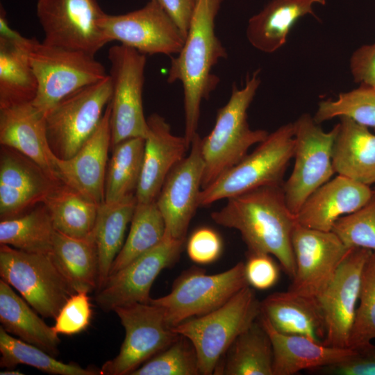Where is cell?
Here are the masks:
<instances>
[{
    "label": "cell",
    "instance_id": "1",
    "mask_svg": "<svg viewBox=\"0 0 375 375\" xmlns=\"http://www.w3.org/2000/svg\"><path fill=\"white\" fill-rule=\"evenodd\" d=\"M211 218L219 225L238 230L248 253L274 256L293 278L292 235L297 221L287 206L283 185H265L230 197L225 206L211 213Z\"/></svg>",
    "mask_w": 375,
    "mask_h": 375
},
{
    "label": "cell",
    "instance_id": "2",
    "mask_svg": "<svg viewBox=\"0 0 375 375\" xmlns=\"http://www.w3.org/2000/svg\"><path fill=\"white\" fill-rule=\"evenodd\" d=\"M223 0H197L184 44L172 58L167 81L183 86L184 137L190 147L197 133L201 103L215 90L219 78L212 69L227 52L215 31L216 16Z\"/></svg>",
    "mask_w": 375,
    "mask_h": 375
},
{
    "label": "cell",
    "instance_id": "3",
    "mask_svg": "<svg viewBox=\"0 0 375 375\" xmlns=\"http://www.w3.org/2000/svg\"><path fill=\"white\" fill-rule=\"evenodd\" d=\"M259 72L248 75L242 88L233 86L228 102L217 110L212 130L201 140L204 163L201 189L241 161L251 146L269 135L265 130L251 129L247 122V110L261 81Z\"/></svg>",
    "mask_w": 375,
    "mask_h": 375
},
{
    "label": "cell",
    "instance_id": "4",
    "mask_svg": "<svg viewBox=\"0 0 375 375\" xmlns=\"http://www.w3.org/2000/svg\"><path fill=\"white\" fill-rule=\"evenodd\" d=\"M260 313V301L247 285L219 308L189 319L172 330L193 344L200 374L211 375L233 341Z\"/></svg>",
    "mask_w": 375,
    "mask_h": 375
},
{
    "label": "cell",
    "instance_id": "5",
    "mask_svg": "<svg viewBox=\"0 0 375 375\" xmlns=\"http://www.w3.org/2000/svg\"><path fill=\"white\" fill-rule=\"evenodd\" d=\"M294 123L280 126L250 154L201 189L199 206L228 199L265 185H283V177L294 152Z\"/></svg>",
    "mask_w": 375,
    "mask_h": 375
},
{
    "label": "cell",
    "instance_id": "6",
    "mask_svg": "<svg viewBox=\"0 0 375 375\" xmlns=\"http://www.w3.org/2000/svg\"><path fill=\"white\" fill-rule=\"evenodd\" d=\"M29 60L38 82L32 103L45 115L68 95L108 75L94 55L48 45L35 38H31Z\"/></svg>",
    "mask_w": 375,
    "mask_h": 375
},
{
    "label": "cell",
    "instance_id": "7",
    "mask_svg": "<svg viewBox=\"0 0 375 375\" xmlns=\"http://www.w3.org/2000/svg\"><path fill=\"white\" fill-rule=\"evenodd\" d=\"M0 276L46 318L55 319L67 299L76 293L51 253H31L1 244Z\"/></svg>",
    "mask_w": 375,
    "mask_h": 375
},
{
    "label": "cell",
    "instance_id": "8",
    "mask_svg": "<svg viewBox=\"0 0 375 375\" xmlns=\"http://www.w3.org/2000/svg\"><path fill=\"white\" fill-rule=\"evenodd\" d=\"M247 285L242 262L210 275L201 268L192 267L175 280L168 294L151 299L149 303L161 308L166 325L172 329L219 308Z\"/></svg>",
    "mask_w": 375,
    "mask_h": 375
},
{
    "label": "cell",
    "instance_id": "9",
    "mask_svg": "<svg viewBox=\"0 0 375 375\" xmlns=\"http://www.w3.org/2000/svg\"><path fill=\"white\" fill-rule=\"evenodd\" d=\"M112 97L109 75L68 95L46 115L50 147L60 159L73 156L99 126Z\"/></svg>",
    "mask_w": 375,
    "mask_h": 375
},
{
    "label": "cell",
    "instance_id": "10",
    "mask_svg": "<svg viewBox=\"0 0 375 375\" xmlns=\"http://www.w3.org/2000/svg\"><path fill=\"white\" fill-rule=\"evenodd\" d=\"M112 85L111 147L129 138H146L149 126L143 110L142 92L146 55L124 44L108 51Z\"/></svg>",
    "mask_w": 375,
    "mask_h": 375
},
{
    "label": "cell",
    "instance_id": "11",
    "mask_svg": "<svg viewBox=\"0 0 375 375\" xmlns=\"http://www.w3.org/2000/svg\"><path fill=\"white\" fill-rule=\"evenodd\" d=\"M293 123L295 161L283 188L287 206L296 215L307 198L335 173L332 152L338 125L326 132L307 113Z\"/></svg>",
    "mask_w": 375,
    "mask_h": 375
},
{
    "label": "cell",
    "instance_id": "12",
    "mask_svg": "<svg viewBox=\"0 0 375 375\" xmlns=\"http://www.w3.org/2000/svg\"><path fill=\"white\" fill-rule=\"evenodd\" d=\"M112 311L124 328L125 338L119 353L102 365L101 374L131 375L179 337L167 327L162 310L154 304L134 303Z\"/></svg>",
    "mask_w": 375,
    "mask_h": 375
},
{
    "label": "cell",
    "instance_id": "13",
    "mask_svg": "<svg viewBox=\"0 0 375 375\" xmlns=\"http://www.w3.org/2000/svg\"><path fill=\"white\" fill-rule=\"evenodd\" d=\"M36 15L46 44L94 56L109 42L97 0H37Z\"/></svg>",
    "mask_w": 375,
    "mask_h": 375
},
{
    "label": "cell",
    "instance_id": "14",
    "mask_svg": "<svg viewBox=\"0 0 375 375\" xmlns=\"http://www.w3.org/2000/svg\"><path fill=\"white\" fill-rule=\"evenodd\" d=\"M372 252L363 248L349 249L328 286L315 299L326 328L323 344L349 348L359 301L362 272Z\"/></svg>",
    "mask_w": 375,
    "mask_h": 375
},
{
    "label": "cell",
    "instance_id": "15",
    "mask_svg": "<svg viewBox=\"0 0 375 375\" xmlns=\"http://www.w3.org/2000/svg\"><path fill=\"white\" fill-rule=\"evenodd\" d=\"M185 241L167 233L162 240L119 271L110 274L97 291L95 301L104 311L134 303H149L151 288L161 271L179 258Z\"/></svg>",
    "mask_w": 375,
    "mask_h": 375
},
{
    "label": "cell",
    "instance_id": "16",
    "mask_svg": "<svg viewBox=\"0 0 375 375\" xmlns=\"http://www.w3.org/2000/svg\"><path fill=\"white\" fill-rule=\"evenodd\" d=\"M295 272L289 290L316 299L326 289L349 251L333 231L297 224L292 235Z\"/></svg>",
    "mask_w": 375,
    "mask_h": 375
},
{
    "label": "cell",
    "instance_id": "17",
    "mask_svg": "<svg viewBox=\"0 0 375 375\" xmlns=\"http://www.w3.org/2000/svg\"><path fill=\"white\" fill-rule=\"evenodd\" d=\"M101 26L108 40L133 48L144 54H177L185 38L180 30L155 1L122 15L105 13Z\"/></svg>",
    "mask_w": 375,
    "mask_h": 375
},
{
    "label": "cell",
    "instance_id": "18",
    "mask_svg": "<svg viewBox=\"0 0 375 375\" xmlns=\"http://www.w3.org/2000/svg\"><path fill=\"white\" fill-rule=\"evenodd\" d=\"M201 140L197 133L190 153L171 169L156 200L166 233L176 240H185L189 224L199 207L204 170Z\"/></svg>",
    "mask_w": 375,
    "mask_h": 375
},
{
    "label": "cell",
    "instance_id": "19",
    "mask_svg": "<svg viewBox=\"0 0 375 375\" xmlns=\"http://www.w3.org/2000/svg\"><path fill=\"white\" fill-rule=\"evenodd\" d=\"M62 182L50 177L19 152L1 147L0 155L1 220L18 216L42 203Z\"/></svg>",
    "mask_w": 375,
    "mask_h": 375
},
{
    "label": "cell",
    "instance_id": "20",
    "mask_svg": "<svg viewBox=\"0 0 375 375\" xmlns=\"http://www.w3.org/2000/svg\"><path fill=\"white\" fill-rule=\"evenodd\" d=\"M111 147L110 102L101 121L90 138L71 158L55 156L54 164L60 182L100 205L104 201L108 149Z\"/></svg>",
    "mask_w": 375,
    "mask_h": 375
},
{
    "label": "cell",
    "instance_id": "21",
    "mask_svg": "<svg viewBox=\"0 0 375 375\" xmlns=\"http://www.w3.org/2000/svg\"><path fill=\"white\" fill-rule=\"evenodd\" d=\"M0 144L28 158L60 181L47 138L45 114L32 102L0 108Z\"/></svg>",
    "mask_w": 375,
    "mask_h": 375
},
{
    "label": "cell",
    "instance_id": "22",
    "mask_svg": "<svg viewBox=\"0 0 375 375\" xmlns=\"http://www.w3.org/2000/svg\"><path fill=\"white\" fill-rule=\"evenodd\" d=\"M140 181L135 192L138 203L155 201L171 169L190 147L185 137L174 135L164 117L153 113L147 118Z\"/></svg>",
    "mask_w": 375,
    "mask_h": 375
},
{
    "label": "cell",
    "instance_id": "23",
    "mask_svg": "<svg viewBox=\"0 0 375 375\" xmlns=\"http://www.w3.org/2000/svg\"><path fill=\"white\" fill-rule=\"evenodd\" d=\"M373 196L370 186L338 175L307 198L296 215L297 223L307 228L331 231L340 217L362 208Z\"/></svg>",
    "mask_w": 375,
    "mask_h": 375
},
{
    "label": "cell",
    "instance_id": "24",
    "mask_svg": "<svg viewBox=\"0 0 375 375\" xmlns=\"http://www.w3.org/2000/svg\"><path fill=\"white\" fill-rule=\"evenodd\" d=\"M31 38H26L0 17V108L32 102L38 82L29 60Z\"/></svg>",
    "mask_w": 375,
    "mask_h": 375
},
{
    "label": "cell",
    "instance_id": "25",
    "mask_svg": "<svg viewBox=\"0 0 375 375\" xmlns=\"http://www.w3.org/2000/svg\"><path fill=\"white\" fill-rule=\"evenodd\" d=\"M259 319L267 332L273 348V375H294L342 362L353 353L351 348H339L315 342L301 335L276 331L266 318Z\"/></svg>",
    "mask_w": 375,
    "mask_h": 375
},
{
    "label": "cell",
    "instance_id": "26",
    "mask_svg": "<svg viewBox=\"0 0 375 375\" xmlns=\"http://www.w3.org/2000/svg\"><path fill=\"white\" fill-rule=\"evenodd\" d=\"M260 315L278 332L323 343L324 319L315 299L290 290L274 292L260 301Z\"/></svg>",
    "mask_w": 375,
    "mask_h": 375
},
{
    "label": "cell",
    "instance_id": "27",
    "mask_svg": "<svg viewBox=\"0 0 375 375\" xmlns=\"http://www.w3.org/2000/svg\"><path fill=\"white\" fill-rule=\"evenodd\" d=\"M340 119L332 152L335 172L370 186L375 183V134L349 117Z\"/></svg>",
    "mask_w": 375,
    "mask_h": 375
},
{
    "label": "cell",
    "instance_id": "28",
    "mask_svg": "<svg viewBox=\"0 0 375 375\" xmlns=\"http://www.w3.org/2000/svg\"><path fill=\"white\" fill-rule=\"evenodd\" d=\"M325 5L326 0H272L248 22L246 35L249 43L264 53H273L286 42L288 35L299 18L311 15L312 7Z\"/></svg>",
    "mask_w": 375,
    "mask_h": 375
},
{
    "label": "cell",
    "instance_id": "29",
    "mask_svg": "<svg viewBox=\"0 0 375 375\" xmlns=\"http://www.w3.org/2000/svg\"><path fill=\"white\" fill-rule=\"evenodd\" d=\"M38 313L12 288L0 279V322L3 329L19 339L35 345L56 357L60 340L53 326L47 325Z\"/></svg>",
    "mask_w": 375,
    "mask_h": 375
},
{
    "label": "cell",
    "instance_id": "30",
    "mask_svg": "<svg viewBox=\"0 0 375 375\" xmlns=\"http://www.w3.org/2000/svg\"><path fill=\"white\" fill-rule=\"evenodd\" d=\"M51 254L76 292L97 290L99 257L93 233L76 238L56 231Z\"/></svg>",
    "mask_w": 375,
    "mask_h": 375
},
{
    "label": "cell",
    "instance_id": "31",
    "mask_svg": "<svg viewBox=\"0 0 375 375\" xmlns=\"http://www.w3.org/2000/svg\"><path fill=\"white\" fill-rule=\"evenodd\" d=\"M137 204L135 194L113 203L99 206L93 235L99 257L97 291L107 280L112 265L124 243V235Z\"/></svg>",
    "mask_w": 375,
    "mask_h": 375
},
{
    "label": "cell",
    "instance_id": "32",
    "mask_svg": "<svg viewBox=\"0 0 375 375\" xmlns=\"http://www.w3.org/2000/svg\"><path fill=\"white\" fill-rule=\"evenodd\" d=\"M224 356L214 374L273 375L272 344L259 317L237 337Z\"/></svg>",
    "mask_w": 375,
    "mask_h": 375
},
{
    "label": "cell",
    "instance_id": "33",
    "mask_svg": "<svg viewBox=\"0 0 375 375\" xmlns=\"http://www.w3.org/2000/svg\"><path fill=\"white\" fill-rule=\"evenodd\" d=\"M56 231L85 238L93 233L99 205L63 183H59L42 203Z\"/></svg>",
    "mask_w": 375,
    "mask_h": 375
},
{
    "label": "cell",
    "instance_id": "34",
    "mask_svg": "<svg viewBox=\"0 0 375 375\" xmlns=\"http://www.w3.org/2000/svg\"><path fill=\"white\" fill-rule=\"evenodd\" d=\"M56 229L43 203L1 220L0 244L31 253H50Z\"/></svg>",
    "mask_w": 375,
    "mask_h": 375
},
{
    "label": "cell",
    "instance_id": "35",
    "mask_svg": "<svg viewBox=\"0 0 375 375\" xmlns=\"http://www.w3.org/2000/svg\"><path fill=\"white\" fill-rule=\"evenodd\" d=\"M144 142L143 138H132L111 147L103 202L117 203L135 194L142 171Z\"/></svg>",
    "mask_w": 375,
    "mask_h": 375
},
{
    "label": "cell",
    "instance_id": "36",
    "mask_svg": "<svg viewBox=\"0 0 375 375\" xmlns=\"http://www.w3.org/2000/svg\"><path fill=\"white\" fill-rule=\"evenodd\" d=\"M131 223L127 238L112 265L109 275L154 247L165 236V223L156 201H137Z\"/></svg>",
    "mask_w": 375,
    "mask_h": 375
},
{
    "label": "cell",
    "instance_id": "37",
    "mask_svg": "<svg viewBox=\"0 0 375 375\" xmlns=\"http://www.w3.org/2000/svg\"><path fill=\"white\" fill-rule=\"evenodd\" d=\"M0 365L14 369L26 365L47 374L56 375H98L100 369L84 368L75 363L58 360L42 349L14 338L0 327Z\"/></svg>",
    "mask_w": 375,
    "mask_h": 375
},
{
    "label": "cell",
    "instance_id": "38",
    "mask_svg": "<svg viewBox=\"0 0 375 375\" xmlns=\"http://www.w3.org/2000/svg\"><path fill=\"white\" fill-rule=\"evenodd\" d=\"M342 116L375 129V88L360 85L358 88L340 93L335 100L322 101L313 118L320 124Z\"/></svg>",
    "mask_w": 375,
    "mask_h": 375
},
{
    "label": "cell",
    "instance_id": "39",
    "mask_svg": "<svg viewBox=\"0 0 375 375\" xmlns=\"http://www.w3.org/2000/svg\"><path fill=\"white\" fill-rule=\"evenodd\" d=\"M200 374L197 355L192 342L179 337L167 348L154 356L131 375Z\"/></svg>",
    "mask_w": 375,
    "mask_h": 375
},
{
    "label": "cell",
    "instance_id": "40",
    "mask_svg": "<svg viewBox=\"0 0 375 375\" xmlns=\"http://www.w3.org/2000/svg\"><path fill=\"white\" fill-rule=\"evenodd\" d=\"M375 339V251L364 267L359 303L351 332L349 348H356Z\"/></svg>",
    "mask_w": 375,
    "mask_h": 375
},
{
    "label": "cell",
    "instance_id": "41",
    "mask_svg": "<svg viewBox=\"0 0 375 375\" xmlns=\"http://www.w3.org/2000/svg\"><path fill=\"white\" fill-rule=\"evenodd\" d=\"M333 231L347 249L375 251V196L362 208L340 217Z\"/></svg>",
    "mask_w": 375,
    "mask_h": 375
},
{
    "label": "cell",
    "instance_id": "42",
    "mask_svg": "<svg viewBox=\"0 0 375 375\" xmlns=\"http://www.w3.org/2000/svg\"><path fill=\"white\" fill-rule=\"evenodd\" d=\"M88 294L78 292L67 299L55 319L53 328L56 333L72 335L87 328L92 313Z\"/></svg>",
    "mask_w": 375,
    "mask_h": 375
},
{
    "label": "cell",
    "instance_id": "43",
    "mask_svg": "<svg viewBox=\"0 0 375 375\" xmlns=\"http://www.w3.org/2000/svg\"><path fill=\"white\" fill-rule=\"evenodd\" d=\"M346 360L310 372L330 375H375V345L372 342L353 349Z\"/></svg>",
    "mask_w": 375,
    "mask_h": 375
},
{
    "label": "cell",
    "instance_id": "44",
    "mask_svg": "<svg viewBox=\"0 0 375 375\" xmlns=\"http://www.w3.org/2000/svg\"><path fill=\"white\" fill-rule=\"evenodd\" d=\"M244 272L248 285L260 290L272 288L280 275L279 267L271 255L263 253H248Z\"/></svg>",
    "mask_w": 375,
    "mask_h": 375
},
{
    "label": "cell",
    "instance_id": "45",
    "mask_svg": "<svg viewBox=\"0 0 375 375\" xmlns=\"http://www.w3.org/2000/svg\"><path fill=\"white\" fill-rule=\"evenodd\" d=\"M222 250V242L219 234L212 228L197 229L190 237L187 251L190 258L198 264H208L216 260Z\"/></svg>",
    "mask_w": 375,
    "mask_h": 375
},
{
    "label": "cell",
    "instance_id": "46",
    "mask_svg": "<svg viewBox=\"0 0 375 375\" xmlns=\"http://www.w3.org/2000/svg\"><path fill=\"white\" fill-rule=\"evenodd\" d=\"M349 66L356 83L375 88V42L358 48L351 56Z\"/></svg>",
    "mask_w": 375,
    "mask_h": 375
},
{
    "label": "cell",
    "instance_id": "47",
    "mask_svg": "<svg viewBox=\"0 0 375 375\" xmlns=\"http://www.w3.org/2000/svg\"><path fill=\"white\" fill-rule=\"evenodd\" d=\"M165 11L185 39L197 0H153Z\"/></svg>",
    "mask_w": 375,
    "mask_h": 375
},
{
    "label": "cell",
    "instance_id": "48",
    "mask_svg": "<svg viewBox=\"0 0 375 375\" xmlns=\"http://www.w3.org/2000/svg\"><path fill=\"white\" fill-rule=\"evenodd\" d=\"M1 375H20L24 374L23 373H21L19 370H16L14 369H7L6 370L1 371L0 372Z\"/></svg>",
    "mask_w": 375,
    "mask_h": 375
},
{
    "label": "cell",
    "instance_id": "49",
    "mask_svg": "<svg viewBox=\"0 0 375 375\" xmlns=\"http://www.w3.org/2000/svg\"><path fill=\"white\" fill-rule=\"evenodd\" d=\"M374 196H375V190H374Z\"/></svg>",
    "mask_w": 375,
    "mask_h": 375
}]
</instances>
